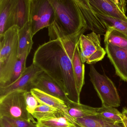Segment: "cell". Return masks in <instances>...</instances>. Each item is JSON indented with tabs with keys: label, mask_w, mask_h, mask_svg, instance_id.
I'll use <instances>...</instances> for the list:
<instances>
[{
	"label": "cell",
	"mask_w": 127,
	"mask_h": 127,
	"mask_svg": "<svg viewBox=\"0 0 127 127\" xmlns=\"http://www.w3.org/2000/svg\"><path fill=\"white\" fill-rule=\"evenodd\" d=\"M78 46L82 61L93 64L103 59L106 55L105 50L102 47L100 35L92 32L88 34L82 35Z\"/></svg>",
	"instance_id": "7"
},
{
	"label": "cell",
	"mask_w": 127,
	"mask_h": 127,
	"mask_svg": "<svg viewBox=\"0 0 127 127\" xmlns=\"http://www.w3.org/2000/svg\"><path fill=\"white\" fill-rule=\"evenodd\" d=\"M104 35L105 44H109L127 49V36L111 27H108Z\"/></svg>",
	"instance_id": "18"
},
{
	"label": "cell",
	"mask_w": 127,
	"mask_h": 127,
	"mask_svg": "<svg viewBox=\"0 0 127 127\" xmlns=\"http://www.w3.org/2000/svg\"><path fill=\"white\" fill-rule=\"evenodd\" d=\"M55 12L49 0H29V23L32 36L55 21Z\"/></svg>",
	"instance_id": "6"
},
{
	"label": "cell",
	"mask_w": 127,
	"mask_h": 127,
	"mask_svg": "<svg viewBox=\"0 0 127 127\" xmlns=\"http://www.w3.org/2000/svg\"><path fill=\"white\" fill-rule=\"evenodd\" d=\"M37 127H75L74 124L64 116L37 121Z\"/></svg>",
	"instance_id": "23"
},
{
	"label": "cell",
	"mask_w": 127,
	"mask_h": 127,
	"mask_svg": "<svg viewBox=\"0 0 127 127\" xmlns=\"http://www.w3.org/2000/svg\"><path fill=\"white\" fill-rule=\"evenodd\" d=\"M55 12V21L67 35L75 36L87 30L83 15L75 0H49Z\"/></svg>",
	"instance_id": "2"
},
{
	"label": "cell",
	"mask_w": 127,
	"mask_h": 127,
	"mask_svg": "<svg viewBox=\"0 0 127 127\" xmlns=\"http://www.w3.org/2000/svg\"><path fill=\"white\" fill-rule=\"evenodd\" d=\"M25 92L16 91L0 98V117H8L37 123L27 109Z\"/></svg>",
	"instance_id": "5"
},
{
	"label": "cell",
	"mask_w": 127,
	"mask_h": 127,
	"mask_svg": "<svg viewBox=\"0 0 127 127\" xmlns=\"http://www.w3.org/2000/svg\"><path fill=\"white\" fill-rule=\"evenodd\" d=\"M86 22L87 30L98 34L104 35L107 29L106 26L97 17L88 0H75Z\"/></svg>",
	"instance_id": "12"
},
{
	"label": "cell",
	"mask_w": 127,
	"mask_h": 127,
	"mask_svg": "<svg viewBox=\"0 0 127 127\" xmlns=\"http://www.w3.org/2000/svg\"><path fill=\"white\" fill-rule=\"evenodd\" d=\"M19 29L14 26L0 37V88L8 86L18 59Z\"/></svg>",
	"instance_id": "3"
},
{
	"label": "cell",
	"mask_w": 127,
	"mask_h": 127,
	"mask_svg": "<svg viewBox=\"0 0 127 127\" xmlns=\"http://www.w3.org/2000/svg\"><path fill=\"white\" fill-rule=\"evenodd\" d=\"M95 13L104 24L106 28L111 27L113 28L127 36V22L95 12Z\"/></svg>",
	"instance_id": "22"
},
{
	"label": "cell",
	"mask_w": 127,
	"mask_h": 127,
	"mask_svg": "<svg viewBox=\"0 0 127 127\" xmlns=\"http://www.w3.org/2000/svg\"><path fill=\"white\" fill-rule=\"evenodd\" d=\"M90 80L101 101L102 106L119 107L120 98L113 82L106 75L99 73L93 65L90 66Z\"/></svg>",
	"instance_id": "4"
},
{
	"label": "cell",
	"mask_w": 127,
	"mask_h": 127,
	"mask_svg": "<svg viewBox=\"0 0 127 127\" xmlns=\"http://www.w3.org/2000/svg\"><path fill=\"white\" fill-rule=\"evenodd\" d=\"M44 72L43 70L32 64L27 67L21 76L14 83L0 88V98L16 91H30L36 79Z\"/></svg>",
	"instance_id": "9"
},
{
	"label": "cell",
	"mask_w": 127,
	"mask_h": 127,
	"mask_svg": "<svg viewBox=\"0 0 127 127\" xmlns=\"http://www.w3.org/2000/svg\"><path fill=\"white\" fill-rule=\"evenodd\" d=\"M29 0H16L13 11V23L21 29L29 22Z\"/></svg>",
	"instance_id": "15"
},
{
	"label": "cell",
	"mask_w": 127,
	"mask_h": 127,
	"mask_svg": "<svg viewBox=\"0 0 127 127\" xmlns=\"http://www.w3.org/2000/svg\"><path fill=\"white\" fill-rule=\"evenodd\" d=\"M111 127H125L123 122L116 123L113 124Z\"/></svg>",
	"instance_id": "26"
},
{
	"label": "cell",
	"mask_w": 127,
	"mask_h": 127,
	"mask_svg": "<svg viewBox=\"0 0 127 127\" xmlns=\"http://www.w3.org/2000/svg\"><path fill=\"white\" fill-rule=\"evenodd\" d=\"M29 54V53L28 52H26L20 58H18L13 69L8 85L14 83L23 74L27 68L26 66L27 59Z\"/></svg>",
	"instance_id": "24"
},
{
	"label": "cell",
	"mask_w": 127,
	"mask_h": 127,
	"mask_svg": "<svg viewBox=\"0 0 127 127\" xmlns=\"http://www.w3.org/2000/svg\"><path fill=\"white\" fill-rule=\"evenodd\" d=\"M82 127H111L114 123L108 122L97 115L78 118L73 120Z\"/></svg>",
	"instance_id": "21"
},
{
	"label": "cell",
	"mask_w": 127,
	"mask_h": 127,
	"mask_svg": "<svg viewBox=\"0 0 127 127\" xmlns=\"http://www.w3.org/2000/svg\"><path fill=\"white\" fill-rule=\"evenodd\" d=\"M30 91L39 103L47 105L61 111L73 123V120L68 113V107L64 101L36 88H32Z\"/></svg>",
	"instance_id": "13"
},
{
	"label": "cell",
	"mask_w": 127,
	"mask_h": 127,
	"mask_svg": "<svg viewBox=\"0 0 127 127\" xmlns=\"http://www.w3.org/2000/svg\"><path fill=\"white\" fill-rule=\"evenodd\" d=\"M29 22L20 29L18 32V58H20L26 52L30 53L33 44Z\"/></svg>",
	"instance_id": "16"
},
{
	"label": "cell",
	"mask_w": 127,
	"mask_h": 127,
	"mask_svg": "<svg viewBox=\"0 0 127 127\" xmlns=\"http://www.w3.org/2000/svg\"><path fill=\"white\" fill-rule=\"evenodd\" d=\"M68 113L73 120L78 118H83L86 116L96 115V108L77 103L71 101L67 105Z\"/></svg>",
	"instance_id": "17"
},
{
	"label": "cell",
	"mask_w": 127,
	"mask_h": 127,
	"mask_svg": "<svg viewBox=\"0 0 127 127\" xmlns=\"http://www.w3.org/2000/svg\"><path fill=\"white\" fill-rule=\"evenodd\" d=\"M73 124H74L75 127H82L81 126H80L79 125H78V124L75 123L73 122Z\"/></svg>",
	"instance_id": "29"
},
{
	"label": "cell",
	"mask_w": 127,
	"mask_h": 127,
	"mask_svg": "<svg viewBox=\"0 0 127 127\" xmlns=\"http://www.w3.org/2000/svg\"><path fill=\"white\" fill-rule=\"evenodd\" d=\"M122 113L124 116L127 118V108H123Z\"/></svg>",
	"instance_id": "27"
},
{
	"label": "cell",
	"mask_w": 127,
	"mask_h": 127,
	"mask_svg": "<svg viewBox=\"0 0 127 127\" xmlns=\"http://www.w3.org/2000/svg\"><path fill=\"white\" fill-rule=\"evenodd\" d=\"M123 123L124 124L125 127H127V118L124 116Z\"/></svg>",
	"instance_id": "28"
},
{
	"label": "cell",
	"mask_w": 127,
	"mask_h": 127,
	"mask_svg": "<svg viewBox=\"0 0 127 127\" xmlns=\"http://www.w3.org/2000/svg\"><path fill=\"white\" fill-rule=\"evenodd\" d=\"M96 113L97 116L112 123L123 122L124 118L122 113L113 107L102 106L101 107L97 108Z\"/></svg>",
	"instance_id": "20"
},
{
	"label": "cell",
	"mask_w": 127,
	"mask_h": 127,
	"mask_svg": "<svg viewBox=\"0 0 127 127\" xmlns=\"http://www.w3.org/2000/svg\"><path fill=\"white\" fill-rule=\"evenodd\" d=\"M32 64L62 87L70 100L80 103L72 62L59 39L49 40L39 46L35 52Z\"/></svg>",
	"instance_id": "1"
},
{
	"label": "cell",
	"mask_w": 127,
	"mask_h": 127,
	"mask_svg": "<svg viewBox=\"0 0 127 127\" xmlns=\"http://www.w3.org/2000/svg\"><path fill=\"white\" fill-rule=\"evenodd\" d=\"M16 0H0V37L14 26L13 11Z\"/></svg>",
	"instance_id": "14"
},
{
	"label": "cell",
	"mask_w": 127,
	"mask_h": 127,
	"mask_svg": "<svg viewBox=\"0 0 127 127\" xmlns=\"http://www.w3.org/2000/svg\"><path fill=\"white\" fill-rule=\"evenodd\" d=\"M32 116L37 121L49 119L64 116L59 110L44 104L40 103Z\"/></svg>",
	"instance_id": "19"
},
{
	"label": "cell",
	"mask_w": 127,
	"mask_h": 127,
	"mask_svg": "<svg viewBox=\"0 0 127 127\" xmlns=\"http://www.w3.org/2000/svg\"><path fill=\"white\" fill-rule=\"evenodd\" d=\"M105 50L116 75L127 82V49L107 44H105Z\"/></svg>",
	"instance_id": "10"
},
{
	"label": "cell",
	"mask_w": 127,
	"mask_h": 127,
	"mask_svg": "<svg viewBox=\"0 0 127 127\" xmlns=\"http://www.w3.org/2000/svg\"><path fill=\"white\" fill-rule=\"evenodd\" d=\"M95 13L127 22V1L122 0H88Z\"/></svg>",
	"instance_id": "8"
},
{
	"label": "cell",
	"mask_w": 127,
	"mask_h": 127,
	"mask_svg": "<svg viewBox=\"0 0 127 127\" xmlns=\"http://www.w3.org/2000/svg\"><path fill=\"white\" fill-rule=\"evenodd\" d=\"M33 88L38 89L61 99L67 105L72 101L67 97L64 89L44 72L36 79Z\"/></svg>",
	"instance_id": "11"
},
{
	"label": "cell",
	"mask_w": 127,
	"mask_h": 127,
	"mask_svg": "<svg viewBox=\"0 0 127 127\" xmlns=\"http://www.w3.org/2000/svg\"><path fill=\"white\" fill-rule=\"evenodd\" d=\"M25 100L27 109L28 112L32 115L40 103L36 98L32 95L31 91L25 92Z\"/></svg>",
	"instance_id": "25"
}]
</instances>
